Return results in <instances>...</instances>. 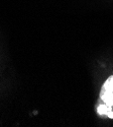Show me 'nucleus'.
<instances>
[{
	"instance_id": "nucleus-1",
	"label": "nucleus",
	"mask_w": 113,
	"mask_h": 127,
	"mask_svg": "<svg viewBox=\"0 0 113 127\" xmlns=\"http://www.w3.org/2000/svg\"><path fill=\"white\" fill-rule=\"evenodd\" d=\"M100 99L109 107L113 108V75L109 76L102 86L100 92Z\"/></svg>"
},
{
	"instance_id": "nucleus-2",
	"label": "nucleus",
	"mask_w": 113,
	"mask_h": 127,
	"mask_svg": "<svg viewBox=\"0 0 113 127\" xmlns=\"http://www.w3.org/2000/svg\"><path fill=\"white\" fill-rule=\"evenodd\" d=\"M97 113L101 116H108L109 118H113V111L112 107H109L106 104L99 105L97 107Z\"/></svg>"
}]
</instances>
